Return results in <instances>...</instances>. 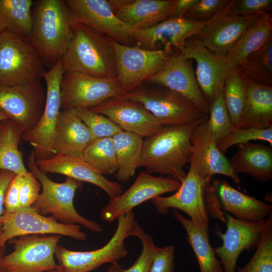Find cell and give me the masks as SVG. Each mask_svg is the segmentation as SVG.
Returning <instances> with one entry per match:
<instances>
[{
	"label": "cell",
	"mask_w": 272,
	"mask_h": 272,
	"mask_svg": "<svg viewBox=\"0 0 272 272\" xmlns=\"http://www.w3.org/2000/svg\"><path fill=\"white\" fill-rule=\"evenodd\" d=\"M75 20L64 0H35L29 41L48 70L65 53L75 30Z\"/></svg>",
	"instance_id": "1"
},
{
	"label": "cell",
	"mask_w": 272,
	"mask_h": 272,
	"mask_svg": "<svg viewBox=\"0 0 272 272\" xmlns=\"http://www.w3.org/2000/svg\"><path fill=\"white\" fill-rule=\"evenodd\" d=\"M208 117L186 125L162 126L145 138L140 167H144L149 173L169 175L181 183L187 174L184 166L191 159L190 135Z\"/></svg>",
	"instance_id": "2"
},
{
	"label": "cell",
	"mask_w": 272,
	"mask_h": 272,
	"mask_svg": "<svg viewBox=\"0 0 272 272\" xmlns=\"http://www.w3.org/2000/svg\"><path fill=\"white\" fill-rule=\"evenodd\" d=\"M63 72H77L104 79L116 78L112 39L77 22L73 37L61 58Z\"/></svg>",
	"instance_id": "3"
},
{
	"label": "cell",
	"mask_w": 272,
	"mask_h": 272,
	"mask_svg": "<svg viewBox=\"0 0 272 272\" xmlns=\"http://www.w3.org/2000/svg\"><path fill=\"white\" fill-rule=\"evenodd\" d=\"M27 165L42 187V192L32 206L36 212L43 216L51 214L63 224L83 226L96 233L103 231L100 224L81 216L74 207L75 192L77 189L82 188L81 182L68 177L63 182H54L39 169L33 151L29 156Z\"/></svg>",
	"instance_id": "4"
},
{
	"label": "cell",
	"mask_w": 272,
	"mask_h": 272,
	"mask_svg": "<svg viewBox=\"0 0 272 272\" xmlns=\"http://www.w3.org/2000/svg\"><path fill=\"white\" fill-rule=\"evenodd\" d=\"M117 227L108 242L102 247L91 251L69 250L57 245L54 255L63 272H90L106 263H116L125 258L128 251L124 244L126 238L136 236L141 227L132 211L119 216Z\"/></svg>",
	"instance_id": "5"
},
{
	"label": "cell",
	"mask_w": 272,
	"mask_h": 272,
	"mask_svg": "<svg viewBox=\"0 0 272 272\" xmlns=\"http://www.w3.org/2000/svg\"><path fill=\"white\" fill-rule=\"evenodd\" d=\"M149 84V86L143 84L121 96L142 104L162 126L186 125L209 116L183 95L164 86Z\"/></svg>",
	"instance_id": "6"
},
{
	"label": "cell",
	"mask_w": 272,
	"mask_h": 272,
	"mask_svg": "<svg viewBox=\"0 0 272 272\" xmlns=\"http://www.w3.org/2000/svg\"><path fill=\"white\" fill-rule=\"evenodd\" d=\"M45 72L29 41L9 31L0 33V84L13 86L41 80Z\"/></svg>",
	"instance_id": "7"
},
{
	"label": "cell",
	"mask_w": 272,
	"mask_h": 272,
	"mask_svg": "<svg viewBox=\"0 0 272 272\" xmlns=\"http://www.w3.org/2000/svg\"><path fill=\"white\" fill-rule=\"evenodd\" d=\"M61 235L33 234L9 242L14 250L1 260L3 272H48L60 267L54 259Z\"/></svg>",
	"instance_id": "8"
},
{
	"label": "cell",
	"mask_w": 272,
	"mask_h": 272,
	"mask_svg": "<svg viewBox=\"0 0 272 272\" xmlns=\"http://www.w3.org/2000/svg\"><path fill=\"white\" fill-rule=\"evenodd\" d=\"M63 73L60 61L45 72L46 101L43 113L37 124L22 134V139L32 146L36 160L55 155L53 140L61 111L60 83Z\"/></svg>",
	"instance_id": "9"
},
{
	"label": "cell",
	"mask_w": 272,
	"mask_h": 272,
	"mask_svg": "<svg viewBox=\"0 0 272 272\" xmlns=\"http://www.w3.org/2000/svg\"><path fill=\"white\" fill-rule=\"evenodd\" d=\"M120 96L144 83L165 64L169 56L163 50H150L136 45L127 46L112 39Z\"/></svg>",
	"instance_id": "10"
},
{
	"label": "cell",
	"mask_w": 272,
	"mask_h": 272,
	"mask_svg": "<svg viewBox=\"0 0 272 272\" xmlns=\"http://www.w3.org/2000/svg\"><path fill=\"white\" fill-rule=\"evenodd\" d=\"M0 226L1 245L27 235H59L81 241H85L88 236L81 231V226L60 223L51 216L39 214L32 207L11 213L4 212L0 217Z\"/></svg>",
	"instance_id": "11"
},
{
	"label": "cell",
	"mask_w": 272,
	"mask_h": 272,
	"mask_svg": "<svg viewBox=\"0 0 272 272\" xmlns=\"http://www.w3.org/2000/svg\"><path fill=\"white\" fill-rule=\"evenodd\" d=\"M211 178L202 177L190 165L189 169L179 189L171 196L160 195L151 199L156 211L160 215L167 213L170 208L185 212L197 228L209 234V219L205 200V187Z\"/></svg>",
	"instance_id": "12"
},
{
	"label": "cell",
	"mask_w": 272,
	"mask_h": 272,
	"mask_svg": "<svg viewBox=\"0 0 272 272\" xmlns=\"http://www.w3.org/2000/svg\"><path fill=\"white\" fill-rule=\"evenodd\" d=\"M45 101L46 91L40 80L13 86L0 84V110L24 132L38 122Z\"/></svg>",
	"instance_id": "13"
},
{
	"label": "cell",
	"mask_w": 272,
	"mask_h": 272,
	"mask_svg": "<svg viewBox=\"0 0 272 272\" xmlns=\"http://www.w3.org/2000/svg\"><path fill=\"white\" fill-rule=\"evenodd\" d=\"M60 94L62 110L91 109L107 99L120 96L116 78H100L77 72L63 73Z\"/></svg>",
	"instance_id": "14"
},
{
	"label": "cell",
	"mask_w": 272,
	"mask_h": 272,
	"mask_svg": "<svg viewBox=\"0 0 272 272\" xmlns=\"http://www.w3.org/2000/svg\"><path fill=\"white\" fill-rule=\"evenodd\" d=\"M226 218V232L217 233L223 244L214 250L220 258L224 272H236L239 255L243 250L252 251L257 248L262 233L272 224V214L258 222L240 220L229 214Z\"/></svg>",
	"instance_id": "15"
},
{
	"label": "cell",
	"mask_w": 272,
	"mask_h": 272,
	"mask_svg": "<svg viewBox=\"0 0 272 272\" xmlns=\"http://www.w3.org/2000/svg\"><path fill=\"white\" fill-rule=\"evenodd\" d=\"M181 183L173 178L156 177L146 171L140 172L133 183L123 193L110 198L100 216L108 223L114 222L121 215L161 194L177 191Z\"/></svg>",
	"instance_id": "16"
},
{
	"label": "cell",
	"mask_w": 272,
	"mask_h": 272,
	"mask_svg": "<svg viewBox=\"0 0 272 272\" xmlns=\"http://www.w3.org/2000/svg\"><path fill=\"white\" fill-rule=\"evenodd\" d=\"M205 22L172 17L154 27L133 30L134 45L150 50H163L169 54L182 51L186 40L198 34Z\"/></svg>",
	"instance_id": "17"
},
{
	"label": "cell",
	"mask_w": 272,
	"mask_h": 272,
	"mask_svg": "<svg viewBox=\"0 0 272 272\" xmlns=\"http://www.w3.org/2000/svg\"><path fill=\"white\" fill-rule=\"evenodd\" d=\"M75 20L118 43L132 46L133 29L115 15L107 0H64Z\"/></svg>",
	"instance_id": "18"
},
{
	"label": "cell",
	"mask_w": 272,
	"mask_h": 272,
	"mask_svg": "<svg viewBox=\"0 0 272 272\" xmlns=\"http://www.w3.org/2000/svg\"><path fill=\"white\" fill-rule=\"evenodd\" d=\"M193 61L184 57L181 51H177L171 54L163 66L145 82L164 86L183 95L203 114L209 115V105L197 83Z\"/></svg>",
	"instance_id": "19"
},
{
	"label": "cell",
	"mask_w": 272,
	"mask_h": 272,
	"mask_svg": "<svg viewBox=\"0 0 272 272\" xmlns=\"http://www.w3.org/2000/svg\"><path fill=\"white\" fill-rule=\"evenodd\" d=\"M181 52L184 57L195 61L196 80L210 105L223 92L225 81L231 74L226 57L211 52L193 37L186 40Z\"/></svg>",
	"instance_id": "20"
},
{
	"label": "cell",
	"mask_w": 272,
	"mask_h": 272,
	"mask_svg": "<svg viewBox=\"0 0 272 272\" xmlns=\"http://www.w3.org/2000/svg\"><path fill=\"white\" fill-rule=\"evenodd\" d=\"M90 109L106 116L123 131L143 138L150 137L162 127L142 104L121 96L107 99Z\"/></svg>",
	"instance_id": "21"
},
{
	"label": "cell",
	"mask_w": 272,
	"mask_h": 272,
	"mask_svg": "<svg viewBox=\"0 0 272 272\" xmlns=\"http://www.w3.org/2000/svg\"><path fill=\"white\" fill-rule=\"evenodd\" d=\"M262 14L240 17L231 13L226 7L205 22L200 31L193 37L211 52L225 56L246 29Z\"/></svg>",
	"instance_id": "22"
},
{
	"label": "cell",
	"mask_w": 272,
	"mask_h": 272,
	"mask_svg": "<svg viewBox=\"0 0 272 272\" xmlns=\"http://www.w3.org/2000/svg\"><path fill=\"white\" fill-rule=\"evenodd\" d=\"M208 119L199 124L190 135L192 153L190 165L206 179L212 178L215 174H221L230 177L240 185V178L233 170L228 159L219 150L209 132Z\"/></svg>",
	"instance_id": "23"
},
{
	"label": "cell",
	"mask_w": 272,
	"mask_h": 272,
	"mask_svg": "<svg viewBox=\"0 0 272 272\" xmlns=\"http://www.w3.org/2000/svg\"><path fill=\"white\" fill-rule=\"evenodd\" d=\"M108 1L120 21L133 30H143L172 17L177 0Z\"/></svg>",
	"instance_id": "24"
},
{
	"label": "cell",
	"mask_w": 272,
	"mask_h": 272,
	"mask_svg": "<svg viewBox=\"0 0 272 272\" xmlns=\"http://www.w3.org/2000/svg\"><path fill=\"white\" fill-rule=\"evenodd\" d=\"M39 169L47 172L64 175L79 182L93 184L103 190L110 198L122 192L121 185L106 178L81 157L55 154L45 159L36 160Z\"/></svg>",
	"instance_id": "25"
},
{
	"label": "cell",
	"mask_w": 272,
	"mask_h": 272,
	"mask_svg": "<svg viewBox=\"0 0 272 272\" xmlns=\"http://www.w3.org/2000/svg\"><path fill=\"white\" fill-rule=\"evenodd\" d=\"M241 75L244 102L236 127L264 129L272 126V87L256 83Z\"/></svg>",
	"instance_id": "26"
},
{
	"label": "cell",
	"mask_w": 272,
	"mask_h": 272,
	"mask_svg": "<svg viewBox=\"0 0 272 272\" xmlns=\"http://www.w3.org/2000/svg\"><path fill=\"white\" fill-rule=\"evenodd\" d=\"M95 139L73 109L60 111L53 140L55 154L81 157L86 148Z\"/></svg>",
	"instance_id": "27"
},
{
	"label": "cell",
	"mask_w": 272,
	"mask_h": 272,
	"mask_svg": "<svg viewBox=\"0 0 272 272\" xmlns=\"http://www.w3.org/2000/svg\"><path fill=\"white\" fill-rule=\"evenodd\" d=\"M222 208L234 218L244 221L258 222L272 214V206L236 190L226 180L216 179L212 184Z\"/></svg>",
	"instance_id": "28"
},
{
	"label": "cell",
	"mask_w": 272,
	"mask_h": 272,
	"mask_svg": "<svg viewBox=\"0 0 272 272\" xmlns=\"http://www.w3.org/2000/svg\"><path fill=\"white\" fill-rule=\"evenodd\" d=\"M237 153L229 161L236 173L249 175L260 182L272 178V147L248 142L237 145Z\"/></svg>",
	"instance_id": "29"
},
{
	"label": "cell",
	"mask_w": 272,
	"mask_h": 272,
	"mask_svg": "<svg viewBox=\"0 0 272 272\" xmlns=\"http://www.w3.org/2000/svg\"><path fill=\"white\" fill-rule=\"evenodd\" d=\"M271 36V17L264 13L246 29L225 56L230 73L238 70L245 58L263 46Z\"/></svg>",
	"instance_id": "30"
},
{
	"label": "cell",
	"mask_w": 272,
	"mask_h": 272,
	"mask_svg": "<svg viewBox=\"0 0 272 272\" xmlns=\"http://www.w3.org/2000/svg\"><path fill=\"white\" fill-rule=\"evenodd\" d=\"M112 140L118 165L115 176L119 181H127L140 167L143 138L136 134L122 131L114 135Z\"/></svg>",
	"instance_id": "31"
},
{
	"label": "cell",
	"mask_w": 272,
	"mask_h": 272,
	"mask_svg": "<svg viewBox=\"0 0 272 272\" xmlns=\"http://www.w3.org/2000/svg\"><path fill=\"white\" fill-rule=\"evenodd\" d=\"M173 214L187 233L186 239L196 256L200 272H224L210 244L209 234L195 227L190 219L184 217L176 210H173Z\"/></svg>",
	"instance_id": "32"
},
{
	"label": "cell",
	"mask_w": 272,
	"mask_h": 272,
	"mask_svg": "<svg viewBox=\"0 0 272 272\" xmlns=\"http://www.w3.org/2000/svg\"><path fill=\"white\" fill-rule=\"evenodd\" d=\"M23 132L20 126L10 118L0 122V170L16 175L28 172L23 154L19 149Z\"/></svg>",
	"instance_id": "33"
},
{
	"label": "cell",
	"mask_w": 272,
	"mask_h": 272,
	"mask_svg": "<svg viewBox=\"0 0 272 272\" xmlns=\"http://www.w3.org/2000/svg\"><path fill=\"white\" fill-rule=\"evenodd\" d=\"M33 4L32 0H0V33L9 31L28 41Z\"/></svg>",
	"instance_id": "34"
},
{
	"label": "cell",
	"mask_w": 272,
	"mask_h": 272,
	"mask_svg": "<svg viewBox=\"0 0 272 272\" xmlns=\"http://www.w3.org/2000/svg\"><path fill=\"white\" fill-rule=\"evenodd\" d=\"M238 71L252 82L272 87V36L263 46L249 55Z\"/></svg>",
	"instance_id": "35"
},
{
	"label": "cell",
	"mask_w": 272,
	"mask_h": 272,
	"mask_svg": "<svg viewBox=\"0 0 272 272\" xmlns=\"http://www.w3.org/2000/svg\"><path fill=\"white\" fill-rule=\"evenodd\" d=\"M81 158L103 175L115 174L118 169L112 138L95 139L86 148Z\"/></svg>",
	"instance_id": "36"
},
{
	"label": "cell",
	"mask_w": 272,
	"mask_h": 272,
	"mask_svg": "<svg viewBox=\"0 0 272 272\" xmlns=\"http://www.w3.org/2000/svg\"><path fill=\"white\" fill-rule=\"evenodd\" d=\"M223 95L232 124L236 127L242 113L245 97L242 76L238 70L231 73L226 79Z\"/></svg>",
	"instance_id": "37"
},
{
	"label": "cell",
	"mask_w": 272,
	"mask_h": 272,
	"mask_svg": "<svg viewBox=\"0 0 272 272\" xmlns=\"http://www.w3.org/2000/svg\"><path fill=\"white\" fill-rule=\"evenodd\" d=\"M209 110L208 129L217 144L234 127L228 112L223 92L209 105Z\"/></svg>",
	"instance_id": "38"
},
{
	"label": "cell",
	"mask_w": 272,
	"mask_h": 272,
	"mask_svg": "<svg viewBox=\"0 0 272 272\" xmlns=\"http://www.w3.org/2000/svg\"><path fill=\"white\" fill-rule=\"evenodd\" d=\"M236 268L238 272H272V224L262 233L249 261L244 267Z\"/></svg>",
	"instance_id": "39"
},
{
	"label": "cell",
	"mask_w": 272,
	"mask_h": 272,
	"mask_svg": "<svg viewBox=\"0 0 272 272\" xmlns=\"http://www.w3.org/2000/svg\"><path fill=\"white\" fill-rule=\"evenodd\" d=\"M76 116L88 127L95 139L112 138L123 131L106 116L91 110L78 108L73 109Z\"/></svg>",
	"instance_id": "40"
},
{
	"label": "cell",
	"mask_w": 272,
	"mask_h": 272,
	"mask_svg": "<svg viewBox=\"0 0 272 272\" xmlns=\"http://www.w3.org/2000/svg\"><path fill=\"white\" fill-rule=\"evenodd\" d=\"M252 140L267 142L272 147V126L264 129L234 127L217 145L219 150L224 154L232 146L245 144Z\"/></svg>",
	"instance_id": "41"
},
{
	"label": "cell",
	"mask_w": 272,
	"mask_h": 272,
	"mask_svg": "<svg viewBox=\"0 0 272 272\" xmlns=\"http://www.w3.org/2000/svg\"><path fill=\"white\" fill-rule=\"evenodd\" d=\"M229 2V0H198L183 17L206 22L225 9Z\"/></svg>",
	"instance_id": "42"
},
{
	"label": "cell",
	"mask_w": 272,
	"mask_h": 272,
	"mask_svg": "<svg viewBox=\"0 0 272 272\" xmlns=\"http://www.w3.org/2000/svg\"><path fill=\"white\" fill-rule=\"evenodd\" d=\"M136 237L142 243V252L134 263L127 269L122 268L121 272H150L154 253L157 246L152 237L146 234L141 227Z\"/></svg>",
	"instance_id": "43"
},
{
	"label": "cell",
	"mask_w": 272,
	"mask_h": 272,
	"mask_svg": "<svg viewBox=\"0 0 272 272\" xmlns=\"http://www.w3.org/2000/svg\"><path fill=\"white\" fill-rule=\"evenodd\" d=\"M271 5V0H230L227 8L234 15L246 17L268 13Z\"/></svg>",
	"instance_id": "44"
},
{
	"label": "cell",
	"mask_w": 272,
	"mask_h": 272,
	"mask_svg": "<svg viewBox=\"0 0 272 272\" xmlns=\"http://www.w3.org/2000/svg\"><path fill=\"white\" fill-rule=\"evenodd\" d=\"M37 180L31 172L28 171L23 175L20 190L19 210L31 208L37 199L41 184Z\"/></svg>",
	"instance_id": "45"
},
{
	"label": "cell",
	"mask_w": 272,
	"mask_h": 272,
	"mask_svg": "<svg viewBox=\"0 0 272 272\" xmlns=\"http://www.w3.org/2000/svg\"><path fill=\"white\" fill-rule=\"evenodd\" d=\"M175 246L169 245L155 250L150 272H173Z\"/></svg>",
	"instance_id": "46"
},
{
	"label": "cell",
	"mask_w": 272,
	"mask_h": 272,
	"mask_svg": "<svg viewBox=\"0 0 272 272\" xmlns=\"http://www.w3.org/2000/svg\"><path fill=\"white\" fill-rule=\"evenodd\" d=\"M23 174L16 175L6 191L4 198V212H14L20 209V190Z\"/></svg>",
	"instance_id": "47"
},
{
	"label": "cell",
	"mask_w": 272,
	"mask_h": 272,
	"mask_svg": "<svg viewBox=\"0 0 272 272\" xmlns=\"http://www.w3.org/2000/svg\"><path fill=\"white\" fill-rule=\"evenodd\" d=\"M211 180L207 181L205 187V200L207 208H208L213 218L220 219L224 223L226 222V218L222 211L221 204L215 187L210 183Z\"/></svg>",
	"instance_id": "48"
},
{
	"label": "cell",
	"mask_w": 272,
	"mask_h": 272,
	"mask_svg": "<svg viewBox=\"0 0 272 272\" xmlns=\"http://www.w3.org/2000/svg\"><path fill=\"white\" fill-rule=\"evenodd\" d=\"M16 175L15 173L11 171L0 170V217L5 211L4 198L6 191L9 184Z\"/></svg>",
	"instance_id": "49"
},
{
	"label": "cell",
	"mask_w": 272,
	"mask_h": 272,
	"mask_svg": "<svg viewBox=\"0 0 272 272\" xmlns=\"http://www.w3.org/2000/svg\"><path fill=\"white\" fill-rule=\"evenodd\" d=\"M198 0H177L174 17H183Z\"/></svg>",
	"instance_id": "50"
},
{
	"label": "cell",
	"mask_w": 272,
	"mask_h": 272,
	"mask_svg": "<svg viewBox=\"0 0 272 272\" xmlns=\"http://www.w3.org/2000/svg\"><path fill=\"white\" fill-rule=\"evenodd\" d=\"M122 268L118 263H111L107 269L106 272H121Z\"/></svg>",
	"instance_id": "51"
},
{
	"label": "cell",
	"mask_w": 272,
	"mask_h": 272,
	"mask_svg": "<svg viewBox=\"0 0 272 272\" xmlns=\"http://www.w3.org/2000/svg\"><path fill=\"white\" fill-rule=\"evenodd\" d=\"M6 251V246L0 245V272H3V268L1 265V260L3 256L5 255Z\"/></svg>",
	"instance_id": "52"
},
{
	"label": "cell",
	"mask_w": 272,
	"mask_h": 272,
	"mask_svg": "<svg viewBox=\"0 0 272 272\" xmlns=\"http://www.w3.org/2000/svg\"><path fill=\"white\" fill-rule=\"evenodd\" d=\"M9 118V116L5 113L0 110V122Z\"/></svg>",
	"instance_id": "53"
},
{
	"label": "cell",
	"mask_w": 272,
	"mask_h": 272,
	"mask_svg": "<svg viewBox=\"0 0 272 272\" xmlns=\"http://www.w3.org/2000/svg\"><path fill=\"white\" fill-rule=\"evenodd\" d=\"M48 272H63V271L61 269L60 267H59V268H58L57 269H53V270L48 271Z\"/></svg>",
	"instance_id": "54"
}]
</instances>
